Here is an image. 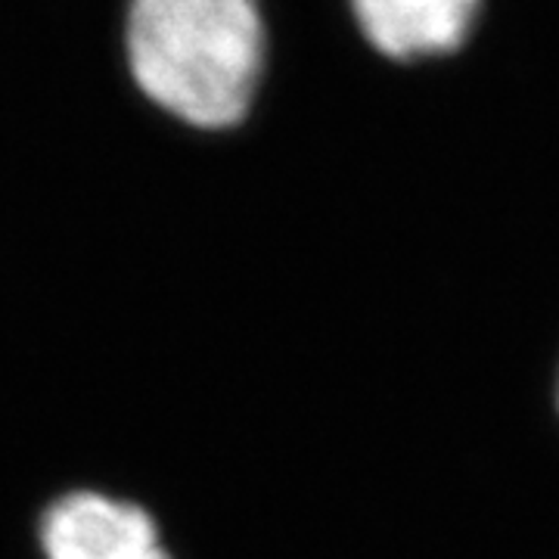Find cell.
<instances>
[{"instance_id": "obj_3", "label": "cell", "mask_w": 559, "mask_h": 559, "mask_svg": "<svg viewBox=\"0 0 559 559\" xmlns=\"http://www.w3.org/2000/svg\"><path fill=\"white\" fill-rule=\"evenodd\" d=\"M367 40L392 60L448 53L469 35L479 0H352Z\"/></svg>"}, {"instance_id": "obj_1", "label": "cell", "mask_w": 559, "mask_h": 559, "mask_svg": "<svg viewBox=\"0 0 559 559\" xmlns=\"http://www.w3.org/2000/svg\"><path fill=\"white\" fill-rule=\"evenodd\" d=\"M259 0H131L128 62L138 87L175 119L234 128L261 79Z\"/></svg>"}, {"instance_id": "obj_2", "label": "cell", "mask_w": 559, "mask_h": 559, "mask_svg": "<svg viewBox=\"0 0 559 559\" xmlns=\"http://www.w3.org/2000/svg\"><path fill=\"white\" fill-rule=\"evenodd\" d=\"M40 547L47 559H171L146 510L97 491L50 503L40 520Z\"/></svg>"}]
</instances>
